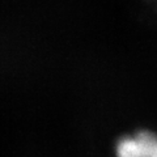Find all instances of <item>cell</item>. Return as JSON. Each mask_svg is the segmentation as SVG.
Returning <instances> with one entry per match:
<instances>
[{"mask_svg": "<svg viewBox=\"0 0 157 157\" xmlns=\"http://www.w3.org/2000/svg\"><path fill=\"white\" fill-rule=\"evenodd\" d=\"M117 157H157V135L151 131H139L118 140Z\"/></svg>", "mask_w": 157, "mask_h": 157, "instance_id": "cell-1", "label": "cell"}]
</instances>
